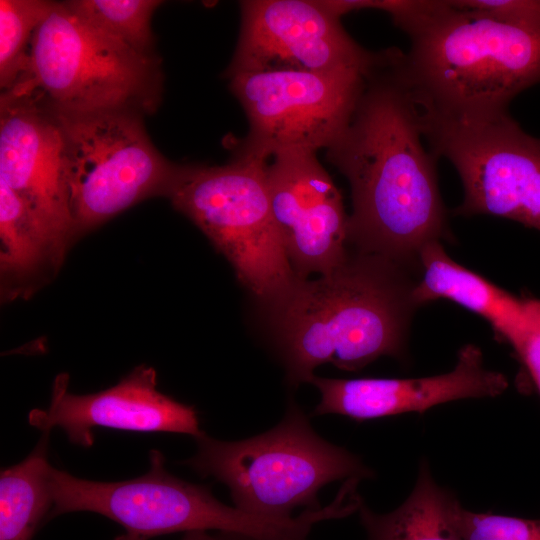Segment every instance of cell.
I'll list each match as a JSON object with an SVG mask.
<instances>
[{
    "label": "cell",
    "mask_w": 540,
    "mask_h": 540,
    "mask_svg": "<svg viewBox=\"0 0 540 540\" xmlns=\"http://www.w3.org/2000/svg\"><path fill=\"white\" fill-rule=\"evenodd\" d=\"M395 52L383 51L326 154L351 188L348 244L418 271L422 249L449 230L438 158L423 144L418 106L395 68Z\"/></svg>",
    "instance_id": "1"
},
{
    "label": "cell",
    "mask_w": 540,
    "mask_h": 540,
    "mask_svg": "<svg viewBox=\"0 0 540 540\" xmlns=\"http://www.w3.org/2000/svg\"><path fill=\"white\" fill-rule=\"evenodd\" d=\"M418 277L409 267L359 252L317 279L297 277L272 305L289 382L309 383L324 363L356 371L380 356L402 357L419 308Z\"/></svg>",
    "instance_id": "2"
},
{
    "label": "cell",
    "mask_w": 540,
    "mask_h": 540,
    "mask_svg": "<svg viewBox=\"0 0 540 540\" xmlns=\"http://www.w3.org/2000/svg\"><path fill=\"white\" fill-rule=\"evenodd\" d=\"M407 52L395 68L418 105L449 118L508 112L513 98L540 83V29L491 14L429 0L401 21Z\"/></svg>",
    "instance_id": "3"
},
{
    "label": "cell",
    "mask_w": 540,
    "mask_h": 540,
    "mask_svg": "<svg viewBox=\"0 0 540 540\" xmlns=\"http://www.w3.org/2000/svg\"><path fill=\"white\" fill-rule=\"evenodd\" d=\"M160 58L140 54L53 2L34 33L26 70L2 92L51 111L153 114L161 101Z\"/></svg>",
    "instance_id": "4"
},
{
    "label": "cell",
    "mask_w": 540,
    "mask_h": 540,
    "mask_svg": "<svg viewBox=\"0 0 540 540\" xmlns=\"http://www.w3.org/2000/svg\"><path fill=\"white\" fill-rule=\"evenodd\" d=\"M149 462L144 475L120 482L81 479L51 467L53 506L47 520L69 512H95L145 540L208 530L245 540H309L312 527L323 520L319 511L311 510L287 518L249 513L218 501L207 486L171 475L160 451L151 450Z\"/></svg>",
    "instance_id": "5"
},
{
    "label": "cell",
    "mask_w": 540,
    "mask_h": 540,
    "mask_svg": "<svg viewBox=\"0 0 540 540\" xmlns=\"http://www.w3.org/2000/svg\"><path fill=\"white\" fill-rule=\"evenodd\" d=\"M196 442L197 453L186 464L225 484L235 507L267 517L319 509L318 492L326 484L373 476L357 456L318 436L293 403L265 433L229 442L204 433Z\"/></svg>",
    "instance_id": "6"
},
{
    "label": "cell",
    "mask_w": 540,
    "mask_h": 540,
    "mask_svg": "<svg viewBox=\"0 0 540 540\" xmlns=\"http://www.w3.org/2000/svg\"><path fill=\"white\" fill-rule=\"evenodd\" d=\"M267 163L233 152L223 165H178L167 198L227 258L241 283L273 305L297 276L273 216Z\"/></svg>",
    "instance_id": "7"
},
{
    "label": "cell",
    "mask_w": 540,
    "mask_h": 540,
    "mask_svg": "<svg viewBox=\"0 0 540 540\" xmlns=\"http://www.w3.org/2000/svg\"><path fill=\"white\" fill-rule=\"evenodd\" d=\"M51 113L62 140L74 239L144 199L167 197L178 165L153 145L143 115L127 110Z\"/></svg>",
    "instance_id": "8"
},
{
    "label": "cell",
    "mask_w": 540,
    "mask_h": 540,
    "mask_svg": "<svg viewBox=\"0 0 540 540\" xmlns=\"http://www.w3.org/2000/svg\"><path fill=\"white\" fill-rule=\"evenodd\" d=\"M418 109L429 149L449 160L462 181L455 214L499 216L540 230V138L509 112L449 118Z\"/></svg>",
    "instance_id": "9"
},
{
    "label": "cell",
    "mask_w": 540,
    "mask_h": 540,
    "mask_svg": "<svg viewBox=\"0 0 540 540\" xmlns=\"http://www.w3.org/2000/svg\"><path fill=\"white\" fill-rule=\"evenodd\" d=\"M374 67L229 77L249 124L233 152L268 160L283 150L329 148L348 126Z\"/></svg>",
    "instance_id": "10"
},
{
    "label": "cell",
    "mask_w": 540,
    "mask_h": 540,
    "mask_svg": "<svg viewBox=\"0 0 540 540\" xmlns=\"http://www.w3.org/2000/svg\"><path fill=\"white\" fill-rule=\"evenodd\" d=\"M240 33L225 77L239 73L371 69L382 51L364 49L318 1H240Z\"/></svg>",
    "instance_id": "11"
},
{
    "label": "cell",
    "mask_w": 540,
    "mask_h": 540,
    "mask_svg": "<svg viewBox=\"0 0 540 540\" xmlns=\"http://www.w3.org/2000/svg\"><path fill=\"white\" fill-rule=\"evenodd\" d=\"M273 216L297 277L327 274L348 257L342 195L316 152L290 149L267 163Z\"/></svg>",
    "instance_id": "12"
},
{
    "label": "cell",
    "mask_w": 540,
    "mask_h": 540,
    "mask_svg": "<svg viewBox=\"0 0 540 540\" xmlns=\"http://www.w3.org/2000/svg\"><path fill=\"white\" fill-rule=\"evenodd\" d=\"M29 424L43 433L60 427L70 442L82 447L94 443L93 428L131 432H173L196 438L204 432L193 406L182 404L157 389V373L138 366L116 385L86 395L68 391V375L56 377L47 409H33Z\"/></svg>",
    "instance_id": "13"
},
{
    "label": "cell",
    "mask_w": 540,
    "mask_h": 540,
    "mask_svg": "<svg viewBox=\"0 0 540 540\" xmlns=\"http://www.w3.org/2000/svg\"><path fill=\"white\" fill-rule=\"evenodd\" d=\"M0 182L28 207L64 257L74 240L54 115L29 100L1 95Z\"/></svg>",
    "instance_id": "14"
},
{
    "label": "cell",
    "mask_w": 540,
    "mask_h": 540,
    "mask_svg": "<svg viewBox=\"0 0 540 540\" xmlns=\"http://www.w3.org/2000/svg\"><path fill=\"white\" fill-rule=\"evenodd\" d=\"M309 383L321 394L314 415L336 414L355 420L422 413L449 401L496 397L508 387L506 377L484 366L474 344L463 346L454 368L421 378L330 379L313 376Z\"/></svg>",
    "instance_id": "15"
},
{
    "label": "cell",
    "mask_w": 540,
    "mask_h": 540,
    "mask_svg": "<svg viewBox=\"0 0 540 540\" xmlns=\"http://www.w3.org/2000/svg\"><path fill=\"white\" fill-rule=\"evenodd\" d=\"M419 265L414 290L419 307L438 299L453 301L486 319L505 341L527 313L526 300L516 298L455 262L441 242L430 243L422 249Z\"/></svg>",
    "instance_id": "16"
},
{
    "label": "cell",
    "mask_w": 540,
    "mask_h": 540,
    "mask_svg": "<svg viewBox=\"0 0 540 540\" xmlns=\"http://www.w3.org/2000/svg\"><path fill=\"white\" fill-rule=\"evenodd\" d=\"M461 508L455 495L435 481L423 460L412 492L398 508L380 514L362 501L358 513L367 540H464L459 526Z\"/></svg>",
    "instance_id": "17"
},
{
    "label": "cell",
    "mask_w": 540,
    "mask_h": 540,
    "mask_svg": "<svg viewBox=\"0 0 540 540\" xmlns=\"http://www.w3.org/2000/svg\"><path fill=\"white\" fill-rule=\"evenodd\" d=\"M48 437L43 433L23 461L1 470L0 540H31L48 518L53 506Z\"/></svg>",
    "instance_id": "18"
},
{
    "label": "cell",
    "mask_w": 540,
    "mask_h": 540,
    "mask_svg": "<svg viewBox=\"0 0 540 540\" xmlns=\"http://www.w3.org/2000/svg\"><path fill=\"white\" fill-rule=\"evenodd\" d=\"M0 241L4 285L23 282L43 266L56 270L64 258L28 207L3 182H0Z\"/></svg>",
    "instance_id": "19"
},
{
    "label": "cell",
    "mask_w": 540,
    "mask_h": 540,
    "mask_svg": "<svg viewBox=\"0 0 540 540\" xmlns=\"http://www.w3.org/2000/svg\"><path fill=\"white\" fill-rule=\"evenodd\" d=\"M80 19L136 52L156 56L151 29L158 0H71L63 2Z\"/></svg>",
    "instance_id": "20"
},
{
    "label": "cell",
    "mask_w": 540,
    "mask_h": 540,
    "mask_svg": "<svg viewBox=\"0 0 540 540\" xmlns=\"http://www.w3.org/2000/svg\"><path fill=\"white\" fill-rule=\"evenodd\" d=\"M52 1H0V88L6 92L27 68L33 36Z\"/></svg>",
    "instance_id": "21"
},
{
    "label": "cell",
    "mask_w": 540,
    "mask_h": 540,
    "mask_svg": "<svg viewBox=\"0 0 540 540\" xmlns=\"http://www.w3.org/2000/svg\"><path fill=\"white\" fill-rule=\"evenodd\" d=\"M459 526L464 540H540V518L476 513L462 507Z\"/></svg>",
    "instance_id": "22"
},
{
    "label": "cell",
    "mask_w": 540,
    "mask_h": 540,
    "mask_svg": "<svg viewBox=\"0 0 540 540\" xmlns=\"http://www.w3.org/2000/svg\"><path fill=\"white\" fill-rule=\"evenodd\" d=\"M457 6L479 10L504 21L540 29V0H451Z\"/></svg>",
    "instance_id": "23"
},
{
    "label": "cell",
    "mask_w": 540,
    "mask_h": 540,
    "mask_svg": "<svg viewBox=\"0 0 540 540\" xmlns=\"http://www.w3.org/2000/svg\"><path fill=\"white\" fill-rule=\"evenodd\" d=\"M527 313L518 327H516L507 342L518 353L528 368L540 393V315L526 300Z\"/></svg>",
    "instance_id": "24"
},
{
    "label": "cell",
    "mask_w": 540,
    "mask_h": 540,
    "mask_svg": "<svg viewBox=\"0 0 540 540\" xmlns=\"http://www.w3.org/2000/svg\"><path fill=\"white\" fill-rule=\"evenodd\" d=\"M229 537L221 538L215 537L207 533V531H190L186 532L181 540H245L239 537L229 535ZM113 540H145L140 537L125 533L115 537Z\"/></svg>",
    "instance_id": "25"
},
{
    "label": "cell",
    "mask_w": 540,
    "mask_h": 540,
    "mask_svg": "<svg viewBox=\"0 0 540 540\" xmlns=\"http://www.w3.org/2000/svg\"><path fill=\"white\" fill-rule=\"evenodd\" d=\"M531 305L533 308L537 311V313L540 315V300L536 299H529Z\"/></svg>",
    "instance_id": "26"
}]
</instances>
